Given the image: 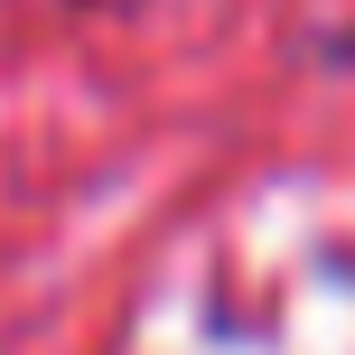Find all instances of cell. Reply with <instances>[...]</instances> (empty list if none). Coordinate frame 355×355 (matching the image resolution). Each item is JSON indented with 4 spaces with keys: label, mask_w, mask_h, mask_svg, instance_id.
<instances>
[{
    "label": "cell",
    "mask_w": 355,
    "mask_h": 355,
    "mask_svg": "<svg viewBox=\"0 0 355 355\" xmlns=\"http://www.w3.org/2000/svg\"><path fill=\"white\" fill-rule=\"evenodd\" d=\"M337 56H355V37H346V47H337Z\"/></svg>",
    "instance_id": "obj_1"
}]
</instances>
